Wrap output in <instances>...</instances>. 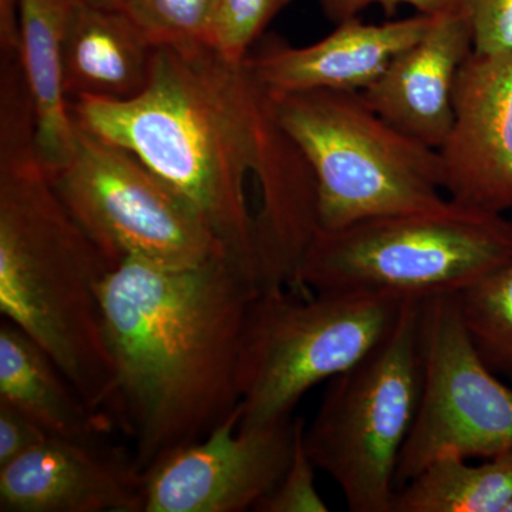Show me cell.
Wrapping results in <instances>:
<instances>
[{"label":"cell","mask_w":512,"mask_h":512,"mask_svg":"<svg viewBox=\"0 0 512 512\" xmlns=\"http://www.w3.org/2000/svg\"><path fill=\"white\" fill-rule=\"evenodd\" d=\"M289 2L291 0H220L214 46L231 59L244 60Z\"/></svg>","instance_id":"44dd1931"},{"label":"cell","mask_w":512,"mask_h":512,"mask_svg":"<svg viewBox=\"0 0 512 512\" xmlns=\"http://www.w3.org/2000/svg\"><path fill=\"white\" fill-rule=\"evenodd\" d=\"M305 421L296 417L295 444L291 461L284 476L274 490L265 495L256 507V512H328V504L320 497L316 488L315 471L318 470L303 441Z\"/></svg>","instance_id":"7402d4cb"},{"label":"cell","mask_w":512,"mask_h":512,"mask_svg":"<svg viewBox=\"0 0 512 512\" xmlns=\"http://www.w3.org/2000/svg\"><path fill=\"white\" fill-rule=\"evenodd\" d=\"M19 57L36 114V148L47 174L72 154L74 120L63 84V36L69 0H19Z\"/></svg>","instance_id":"e0dca14e"},{"label":"cell","mask_w":512,"mask_h":512,"mask_svg":"<svg viewBox=\"0 0 512 512\" xmlns=\"http://www.w3.org/2000/svg\"><path fill=\"white\" fill-rule=\"evenodd\" d=\"M278 119L315 174L319 229L439 207L440 151L380 117L360 92L272 93Z\"/></svg>","instance_id":"5b68a950"},{"label":"cell","mask_w":512,"mask_h":512,"mask_svg":"<svg viewBox=\"0 0 512 512\" xmlns=\"http://www.w3.org/2000/svg\"><path fill=\"white\" fill-rule=\"evenodd\" d=\"M505 512H512V500L511 503L508 504L507 510H505Z\"/></svg>","instance_id":"4316f807"},{"label":"cell","mask_w":512,"mask_h":512,"mask_svg":"<svg viewBox=\"0 0 512 512\" xmlns=\"http://www.w3.org/2000/svg\"><path fill=\"white\" fill-rule=\"evenodd\" d=\"M0 400L26 414L50 436L103 439L113 427L87 406L55 360L5 319L0 323Z\"/></svg>","instance_id":"2e32d148"},{"label":"cell","mask_w":512,"mask_h":512,"mask_svg":"<svg viewBox=\"0 0 512 512\" xmlns=\"http://www.w3.org/2000/svg\"><path fill=\"white\" fill-rule=\"evenodd\" d=\"M444 192L495 214L512 210V53H471L454 87V124L440 148Z\"/></svg>","instance_id":"8fae6325"},{"label":"cell","mask_w":512,"mask_h":512,"mask_svg":"<svg viewBox=\"0 0 512 512\" xmlns=\"http://www.w3.org/2000/svg\"><path fill=\"white\" fill-rule=\"evenodd\" d=\"M144 478L134 457L103 439L49 436L0 467L2 512H143Z\"/></svg>","instance_id":"7c38bea8"},{"label":"cell","mask_w":512,"mask_h":512,"mask_svg":"<svg viewBox=\"0 0 512 512\" xmlns=\"http://www.w3.org/2000/svg\"><path fill=\"white\" fill-rule=\"evenodd\" d=\"M76 124L72 154L49 177L106 254L119 264L134 256L175 268L229 258L194 208L140 158Z\"/></svg>","instance_id":"ba28073f"},{"label":"cell","mask_w":512,"mask_h":512,"mask_svg":"<svg viewBox=\"0 0 512 512\" xmlns=\"http://www.w3.org/2000/svg\"><path fill=\"white\" fill-rule=\"evenodd\" d=\"M114 261L64 207L29 128L0 130V313L114 426L101 289Z\"/></svg>","instance_id":"3957f363"},{"label":"cell","mask_w":512,"mask_h":512,"mask_svg":"<svg viewBox=\"0 0 512 512\" xmlns=\"http://www.w3.org/2000/svg\"><path fill=\"white\" fill-rule=\"evenodd\" d=\"M320 8L330 22L338 23L357 18L370 6H380L387 15L396 13L402 5L412 6L421 15L436 16L460 9V0H319Z\"/></svg>","instance_id":"d4e9b609"},{"label":"cell","mask_w":512,"mask_h":512,"mask_svg":"<svg viewBox=\"0 0 512 512\" xmlns=\"http://www.w3.org/2000/svg\"><path fill=\"white\" fill-rule=\"evenodd\" d=\"M258 282L227 256L165 266L128 256L101 289L114 426L141 471L204 439L241 406L238 370Z\"/></svg>","instance_id":"7a4b0ae2"},{"label":"cell","mask_w":512,"mask_h":512,"mask_svg":"<svg viewBox=\"0 0 512 512\" xmlns=\"http://www.w3.org/2000/svg\"><path fill=\"white\" fill-rule=\"evenodd\" d=\"M407 298L386 293L262 289L249 306L238 383L239 427L292 417L312 387L365 357L392 330Z\"/></svg>","instance_id":"8992f818"},{"label":"cell","mask_w":512,"mask_h":512,"mask_svg":"<svg viewBox=\"0 0 512 512\" xmlns=\"http://www.w3.org/2000/svg\"><path fill=\"white\" fill-rule=\"evenodd\" d=\"M512 261V221L447 198L431 210L318 229L296 292L460 293Z\"/></svg>","instance_id":"277c9868"},{"label":"cell","mask_w":512,"mask_h":512,"mask_svg":"<svg viewBox=\"0 0 512 512\" xmlns=\"http://www.w3.org/2000/svg\"><path fill=\"white\" fill-rule=\"evenodd\" d=\"M73 5L116 6V0H69Z\"/></svg>","instance_id":"484cf974"},{"label":"cell","mask_w":512,"mask_h":512,"mask_svg":"<svg viewBox=\"0 0 512 512\" xmlns=\"http://www.w3.org/2000/svg\"><path fill=\"white\" fill-rule=\"evenodd\" d=\"M512 500V448L470 464L443 451L397 490L393 512H505Z\"/></svg>","instance_id":"ac0fdd59"},{"label":"cell","mask_w":512,"mask_h":512,"mask_svg":"<svg viewBox=\"0 0 512 512\" xmlns=\"http://www.w3.org/2000/svg\"><path fill=\"white\" fill-rule=\"evenodd\" d=\"M420 348V403L397 490L443 451L484 460L512 448V389L471 342L457 293L423 299Z\"/></svg>","instance_id":"9c48e42d"},{"label":"cell","mask_w":512,"mask_h":512,"mask_svg":"<svg viewBox=\"0 0 512 512\" xmlns=\"http://www.w3.org/2000/svg\"><path fill=\"white\" fill-rule=\"evenodd\" d=\"M473 33V53L503 56L512 53V0H460Z\"/></svg>","instance_id":"603a6c76"},{"label":"cell","mask_w":512,"mask_h":512,"mask_svg":"<svg viewBox=\"0 0 512 512\" xmlns=\"http://www.w3.org/2000/svg\"><path fill=\"white\" fill-rule=\"evenodd\" d=\"M241 406L204 439L143 471V512H244L274 490L291 461L296 417L242 429Z\"/></svg>","instance_id":"30bf717a"},{"label":"cell","mask_w":512,"mask_h":512,"mask_svg":"<svg viewBox=\"0 0 512 512\" xmlns=\"http://www.w3.org/2000/svg\"><path fill=\"white\" fill-rule=\"evenodd\" d=\"M70 109L187 201L259 288L295 289L319 229L315 174L245 59L210 43L158 46L136 99Z\"/></svg>","instance_id":"6da1fadb"},{"label":"cell","mask_w":512,"mask_h":512,"mask_svg":"<svg viewBox=\"0 0 512 512\" xmlns=\"http://www.w3.org/2000/svg\"><path fill=\"white\" fill-rule=\"evenodd\" d=\"M421 302L407 298L384 339L329 380L303 431L313 464L339 485L352 512H393L397 467L420 403Z\"/></svg>","instance_id":"52a82bcc"},{"label":"cell","mask_w":512,"mask_h":512,"mask_svg":"<svg viewBox=\"0 0 512 512\" xmlns=\"http://www.w3.org/2000/svg\"><path fill=\"white\" fill-rule=\"evenodd\" d=\"M434 16L373 25L359 18L338 23L313 45L292 47L274 40L245 57L249 69L269 92L308 90L363 92L390 62L429 30Z\"/></svg>","instance_id":"5bb4252c"},{"label":"cell","mask_w":512,"mask_h":512,"mask_svg":"<svg viewBox=\"0 0 512 512\" xmlns=\"http://www.w3.org/2000/svg\"><path fill=\"white\" fill-rule=\"evenodd\" d=\"M220 0H116L156 46L214 45Z\"/></svg>","instance_id":"ffe728a7"},{"label":"cell","mask_w":512,"mask_h":512,"mask_svg":"<svg viewBox=\"0 0 512 512\" xmlns=\"http://www.w3.org/2000/svg\"><path fill=\"white\" fill-rule=\"evenodd\" d=\"M461 318L485 363L512 382V261L457 293Z\"/></svg>","instance_id":"d6986e66"},{"label":"cell","mask_w":512,"mask_h":512,"mask_svg":"<svg viewBox=\"0 0 512 512\" xmlns=\"http://www.w3.org/2000/svg\"><path fill=\"white\" fill-rule=\"evenodd\" d=\"M49 436L26 414L0 400V467L25 456Z\"/></svg>","instance_id":"cb8c5ba5"},{"label":"cell","mask_w":512,"mask_h":512,"mask_svg":"<svg viewBox=\"0 0 512 512\" xmlns=\"http://www.w3.org/2000/svg\"><path fill=\"white\" fill-rule=\"evenodd\" d=\"M157 49L116 6L72 3L63 36L67 100L136 99L150 83Z\"/></svg>","instance_id":"9a60e30c"},{"label":"cell","mask_w":512,"mask_h":512,"mask_svg":"<svg viewBox=\"0 0 512 512\" xmlns=\"http://www.w3.org/2000/svg\"><path fill=\"white\" fill-rule=\"evenodd\" d=\"M471 53L473 33L464 10L441 13L421 39L394 57L360 93L394 128L440 150L454 124L458 72Z\"/></svg>","instance_id":"4fadbf2b"}]
</instances>
